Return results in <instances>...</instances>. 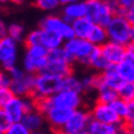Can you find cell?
<instances>
[{"mask_svg": "<svg viewBox=\"0 0 134 134\" xmlns=\"http://www.w3.org/2000/svg\"><path fill=\"white\" fill-rule=\"evenodd\" d=\"M48 49L41 44L26 46V53L22 60V68L26 73L36 75L47 69Z\"/></svg>", "mask_w": 134, "mask_h": 134, "instance_id": "obj_1", "label": "cell"}, {"mask_svg": "<svg viewBox=\"0 0 134 134\" xmlns=\"http://www.w3.org/2000/svg\"><path fill=\"white\" fill-rule=\"evenodd\" d=\"M63 48L73 63H80V64L87 65L90 55L92 54L96 46L84 38L71 37L69 40L64 41Z\"/></svg>", "mask_w": 134, "mask_h": 134, "instance_id": "obj_2", "label": "cell"}, {"mask_svg": "<svg viewBox=\"0 0 134 134\" xmlns=\"http://www.w3.org/2000/svg\"><path fill=\"white\" fill-rule=\"evenodd\" d=\"M62 79L57 75L42 71L35 75V86H33V98L51 97L59 90H62Z\"/></svg>", "mask_w": 134, "mask_h": 134, "instance_id": "obj_3", "label": "cell"}, {"mask_svg": "<svg viewBox=\"0 0 134 134\" xmlns=\"http://www.w3.org/2000/svg\"><path fill=\"white\" fill-rule=\"evenodd\" d=\"M108 41L116 42L119 44L127 46L130 42V31L132 25L128 22L123 14L114 15L106 26Z\"/></svg>", "mask_w": 134, "mask_h": 134, "instance_id": "obj_4", "label": "cell"}, {"mask_svg": "<svg viewBox=\"0 0 134 134\" xmlns=\"http://www.w3.org/2000/svg\"><path fill=\"white\" fill-rule=\"evenodd\" d=\"M44 71H48L59 77H64L73 74V62L70 60L63 47L52 49L48 52V65Z\"/></svg>", "mask_w": 134, "mask_h": 134, "instance_id": "obj_5", "label": "cell"}, {"mask_svg": "<svg viewBox=\"0 0 134 134\" xmlns=\"http://www.w3.org/2000/svg\"><path fill=\"white\" fill-rule=\"evenodd\" d=\"M8 114L9 119L11 122H21L24 116L29 111L36 108L33 97H21V96H14L10 101L1 107Z\"/></svg>", "mask_w": 134, "mask_h": 134, "instance_id": "obj_6", "label": "cell"}, {"mask_svg": "<svg viewBox=\"0 0 134 134\" xmlns=\"http://www.w3.org/2000/svg\"><path fill=\"white\" fill-rule=\"evenodd\" d=\"M87 14L86 17L91 20L93 24L100 26H107L111 19L114 16L106 0H86Z\"/></svg>", "mask_w": 134, "mask_h": 134, "instance_id": "obj_7", "label": "cell"}, {"mask_svg": "<svg viewBox=\"0 0 134 134\" xmlns=\"http://www.w3.org/2000/svg\"><path fill=\"white\" fill-rule=\"evenodd\" d=\"M91 116H90L89 111H85L82 108L75 110L73 114L70 116L68 122L64 124L58 134H85L87 129V124H89Z\"/></svg>", "mask_w": 134, "mask_h": 134, "instance_id": "obj_8", "label": "cell"}, {"mask_svg": "<svg viewBox=\"0 0 134 134\" xmlns=\"http://www.w3.org/2000/svg\"><path fill=\"white\" fill-rule=\"evenodd\" d=\"M51 102L52 106L57 107H63L68 110H79L82 106V96L81 92L74 91V90L62 89L58 92H55L53 96H51Z\"/></svg>", "mask_w": 134, "mask_h": 134, "instance_id": "obj_9", "label": "cell"}, {"mask_svg": "<svg viewBox=\"0 0 134 134\" xmlns=\"http://www.w3.org/2000/svg\"><path fill=\"white\" fill-rule=\"evenodd\" d=\"M41 27L42 29H46V30H49V31L59 35L64 41L74 37L71 22L66 21L63 16L49 15V16L44 17V19L41 21Z\"/></svg>", "mask_w": 134, "mask_h": 134, "instance_id": "obj_10", "label": "cell"}, {"mask_svg": "<svg viewBox=\"0 0 134 134\" xmlns=\"http://www.w3.org/2000/svg\"><path fill=\"white\" fill-rule=\"evenodd\" d=\"M90 116L95 121L106 123V124H114V126L124 124V121L114 112L111 103H103V102L96 101V103L92 106V108L90 111Z\"/></svg>", "mask_w": 134, "mask_h": 134, "instance_id": "obj_11", "label": "cell"}, {"mask_svg": "<svg viewBox=\"0 0 134 134\" xmlns=\"http://www.w3.org/2000/svg\"><path fill=\"white\" fill-rule=\"evenodd\" d=\"M19 43L9 36L0 40V65L4 70L11 69L17 63Z\"/></svg>", "mask_w": 134, "mask_h": 134, "instance_id": "obj_12", "label": "cell"}, {"mask_svg": "<svg viewBox=\"0 0 134 134\" xmlns=\"http://www.w3.org/2000/svg\"><path fill=\"white\" fill-rule=\"evenodd\" d=\"M73 110L57 107V106H51V108L44 113V117L46 121L51 124L53 129L55 132H59L64 127L65 123L68 122V119L73 114Z\"/></svg>", "mask_w": 134, "mask_h": 134, "instance_id": "obj_13", "label": "cell"}, {"mask_svg": "<svg viewBox=\"0 0 134 134\" xmlns=\"http://www.w3.org/2000/svg\"><path fill=\"white\" fill-rule=\"evenodd\" d=\"M33 86H35V75L26 73L24 76L19 77L16 80H12L10 89L15 93V96L32 97Z\"/></svg>", "mask_w": 134, "mask_h": 134, "instance_id": "obj_14", "label": "cell"}, {"mask_svg": "<svg viewBox=\"0 0 134 134\" xmlns=\"http://www.w3.org/2000/svg\"><path fill=\"white\" fill-rule=\"evenodd\" d=\"M100 48H101V52L103 53V55L106 57V59L108 60L111 65H117L118 63H121L122 60L126 59V46L112 41H107Z\"/></svg>", "mask_w": 134, "mask_h": 134, "instance_id": "obj_15", "label": "cell"}, {"mask_svg": "<svg viewBox=\"0 0 134 134\" xmlns=\"http://www.w3.org/2000/svg\"><path fill=\"white\" fill-rule=\"evenodd\" d=\"M87 14V5L86 0H79V1H73L69 4H65L63 8V17L69 22L85 17Z\"/></svg>", "mask_w": 134, "mask_h": 134, "instance_id": "obj_16", "label": "cell"}, {"mask_svg": "<svg viewBox=\"0 0 134 134\" xmlns=\"http://www.w3.org/2000/svg\"><path fill=\"white\" fill-rule=\"evenodd\" d=\"M38 32H40L38 44L46 47L48 51L63 47V44H64V40H63L59 35L52 32V31H49V30L40 27V29H38Z\"/></svg>", "mask_w": 134, "mask_h": 134, "instance_id": "obj_17", "label": "cell"}, {"mask_svg": "<svg viewBox=\"0 0 134 134\" xmlns=\"http://www.w3.org/2000/svg\"><path fill=\"white\" fill-rule=\"evenodd\" d=\"M98 77H100V82L101 84L110 86V87L116 90H118V87L122 85L123 82L117 69H116V65H110L106 70H103L102 73L98 74Z\"/></svg>", "mask_w": 134, "mask_h": 134, "instance_id": "obj_18", "label": "cell"}, {"mask_svg": "<svg viewBox=\"0 0 134 134\" xmlns=\"http://www.w3.org/2000/svg\"><path fill=\"white\" fill-rule=\"evenodd\" d=\"M71 26H73L74 37L89 40V37H90V35H91V31H92L95 24L85 16V17H81V19H77V20L73 21V22H71Z\"/></svg>", "mask_w": 134, "mask_h": 134, "instance_id": "obj_19", "label": "cell"}, {"mask_svg": "<svg viewBox=\"0 0 134 134\" xmlns=\"http://www.w3.org/2000/svg\"><path fill=\"white\" fill-rule=\"evenodd\" d=\"M44 121H46L44 114L42 113V112H40L38 110H36V108H33V110L29 111L27 113L25 114L21 122L24 123L31 132H35V130L41 129L42 127H43Z\"/></svg>", "mask_w": 134, "mask_h": 134, "instance_id": "obj_20", "label": "cell"}, {"mask_svg": "<svg viewBox=\"0 0 134 134\" xmlns=\"http://www.w3.org/2000/svg\"><path fill=\"white\" fill-rule=\"evenodd\" d=\"M123 126H114V124H106L95 119H90L87 124V134H118Z\"/></svg>", "mask_w": 134, "mask_h": 134, "instance_id": "obj_21", "label": "cell"}, {"mask_svg": "<svg viewBox=\"0 0 134 134\" xmlns=\"http://www.w3.org/2000/svg\"><path fill=\"white\" fill-rule=\"evenodd\" d=\"M87 65H90V66L93 68L95 70L102 73V71L107 69L111 64L108 63V60L106 59V57L103 55V53L101 52V48H100V47H96V48L93 49L92 54L90 55Z\"/></svg>", "mask_w": 134, "mask_h": 134, "instance_id": "obj_22", "label": "cell"}, {"mask_svg": "<svg viewBox=\"0 0 134 134\" xmlns=\"http://www.w3.org/2000/svg\"><path fill=\"white\" fill-rule=\"evenodd\" d=\"M97 91V101L103 102V103H112V102L118 97V92L116 89H112L110 86L103 85V84H98L96 87Z\"/></svg>", "mask_w": 134, "mask_h": 134, "instance_id": "obj_23", "label": "cell"}, {"mask_svg": "<svg viewBox=\"0 0 134 134\" xmlns=\"http://www.w3.org/2000/svg\"><path fill=\"white\" fill-rule=\"evenodd\" d=\"M87 41H90L92 44L96 46V47H101L102 44H105L106 42L108 41L107 31H106L105 26H100V25L95 24L92 31H91V35H90Z\"/></svg>", "mask_w": 134, "mask_h": 134, "instance_id": "obj_24", "label": "cell"}, {"mask_svg": "<svg viewBox=\"0 0 134 134\" xmlns=\"http://www.w3.org/2000/svg\"><path fill=\"white\" fill-rule=\"evenodd\" d=\"M119 76L123 81H134V65L129 60H122L116 65Z\"/></svg>", "mask_w": 134, "mask_h": 134, "instance_id": "obj_25", "label": "cell"}, {"mask_svg": "<svg viewBox=\"0 0 134 134\" xmlns=\"http://www.w3.org/2000/svg\"><path fill=\"white\" fill-rule=\"evenodd\" d=\"M62 89L66 90H74L79 92H84V86L80 77H76L74 74H70L68 76H64L62 79Z\"/></svg>", "mask_w": 134, "mask_h": 134, "instance_id": "obj_26", "label": "cell"}, {"mask_svg": "<svg viewBox=\"0 0 134 134\" xmlns=\"http://www.w3.org/2000/svg\"><path fill=\"white\" fill-rule=\"evenodd\" d=\"M117 92L118 97L127 102L134 100V81H123L122 85L118 87Z\"/></svg>", "mask_w": 134, "mask_h": 134, "instance_id": "obj_27", "label": "cell"}, {"mask_svg": "<svg viewBox=\"0 0 134 134\" xmlns=\"http://www.w3.org/2000/svg\"><path fill=\"white\" fill-rule=\"evenodd\" d=\"M8 36L12 38L14 41H16L17 43L24 42L25 37H26L24 26L20 24H11L10 26H8Z\"/></svg>", "mask_w": 134, "mask_h": 134, "instance_id": "obj_28", "label": "cell"}, {"mask_svg": "<svg viewBox=\"0 0 134 134\" xmlns=\"http://www.w3.org/2000/svg\"><path fill=\"white\" fill-rule=\"evenodd\" d=\"M35 5L43 11H54L60 5L59 0H33Z\"/></svg>", "mask_w": 134, "mask_h": 134, "instance_id": "obj_29", "label": "cell"}, {"mask_svg": "<svg viewBox=\"0 0 134 134\" xmlns=\"http://www.w3.org/2000/svg\"><path fill=\"white\" fill-rule=\"evenodd\" d=\"M127 105H128V102L122 100L121 97H117L111 103V106H112V108L114 110V112L122 118L123 121H124V118H126V116H127Z\"/></svg>", "mask_w": 134, "mask_h": 134, "instance_id": "obj_30", "label": "cell"}, {"mask_svg": "<svg viewBox=\"0 0 134 134\" xmlns=\"http://www.w3.org/2000/svg\"><path fill=\"white\" fill-rule=\"evenodd\" d=\"M32 132L25 126L22 122H12L4 134H31Z\"/></svg>", "mask_w": 134, "mask_h": 134, "instance_id": "obj_31", "label": "cell"}, {"mask_svg": "<svg viewBox=\"0 0 134 134\" xmlns=\"http://www.w3.org/2000/svg\"><path fill=\"white\" fill-rule=\"evenodd\" d=\"M14 96L15 93L9 86H0V107H4Z\"/></svg>", "mask_w": 134, "mask_h": 134, "instance_id": "obj_32", "label": "cell"}, {"mask_svg": "<svg viewBox=\"0 0 134 134\" xmlns=\"http://www.w3.org/2000/svg\"><path fill=\"white\" fill-rule=\"evenodd\" d=\"M11 123L12 122L9 119L8 114L5 113V111L0 107V132H1V133H4L5 130L10 127V124H11Z\"/></svg>", "mask_w": 134, "mask_h": 134, "instance_id": "obj_33", "label": "cell"}, {"mask_svg": "<svg viewBox=\"0 0 134 134\" xmlns=\"http://www.w3.org/2000/svg\"><path fill=\"white\" fill-rule=\"evenodd\" d=\"M11 77L9 75L8 70H5V71H0V86H9L11 85Z\"/></svg>", "mask_w": 134, "mask_h": 134, "instance_id": "obj_34", "label": "cell"}, {"mask_svg": "<svg viewBox=\"0 0 134 134\" xmlns=\"http://www.w3.org/2000/svg\"><path fill=\"white\" fill-rule=\"evenodd\" d=\"M130 119H134V100L128 101V105H127V116L124 118V122L130 121Z\"/></svg>", "mask_w": 134, "mask_h": 134, "instance_id": "obj_35", "label": "cell"}, {"mask_svg": "<svg viewBox=\"0 0 134 134\" xmlns=\"http://www.w3.org/2000/svg\"><path fill=\"white\" fill-rule=\"evenodd\" d=\"M117 3L119 5V9H121L122 14H124L126 10H128L134 5V0H117Z\"/></svg>", "mask_w": 134, "mask_h": 134, "instance_id": "obj_36", "label": "cell"}, {"mask_svg": "<svg viewBox=\"0 0 134 134\" xmlns=\"http://www.w3.org/2000/svg\"><path fill=\"white\" fill-rule=\"evenodd\" d=\"M106 1H107V4H108V6L111 8V10L113 11L114 15L122 14L121 9H119V5H118V3H117V0H106Z\"/></svg>", "mask_w": 134, "mask_h": 134, "instance_id": "obj_37", "label": "cell"}, {"mask_svg": "<svg viewBox=\"0 0 134 134\" xmlns=\"http://www.w3.org/2000/svg\"><path fill=\"white\" fill-rule=\"evenodd\" d=\"M123 15L126 16V19L128 20V22H129L132 26H134V5L132 6V8L128 9V10H126Z\"/></svg>", "mask_w": 134, "mask_h": 134, "instance_id": "obj_38", "label": "cell"}, {"mask_svg": "<svg viewBox=\"0 0 134 134\" xmlns=\"http://www.w3.org/2000/svg\"><path fill=\"white\" fill-rule=\"evenodd\" d=\"M8 36V26L3 20H0V40Z\"/></svg>", "mask_w": 134, "mask_h": 134, "instance_id": "obj_39", "label": "cell"}, {"mask_svg": "<svg viewBox=\"0 0 134 134\" xmlns=\"http://www.w3.org/2000/svg\"><path fill=\"white\" fill-rule=\"evenodd\" d=\"M118 134H134V130L129 129V128H127L124 124H123V127L121 128V130H119V133Z\"/></svg>", "mask_w": 134, "mask_h": 134, "instance_id": "obj_40", "label": "cell"}, {"mask_svg": "<svg viewBox=\"0 0 134 134\" xmlns=\"http://www.w3.org/2000/svg\"><path fill=\"white\" fill-rule=\"evenodd\" d=\"M124 126H126L127 128H129V129L134 130V119H130V121H127V122H124Z\"/></svg>", "mask_w": 134, "mask_h": 134, "instance_id": "obj_41", "label": "cell"}, {"mask_svg": "<svg viewBox=\"0 0 134 134\" xmlns=\"http://www.w3.org/2000/svg\"><path fill=\"white\" fill-rule=\"evenodd\" d=\"M60 1V5H65L69 4V3H73V1H79V0H59Z\"/></svg>", "mask_w": 134, "mask_h": 134, "instance_id": "obj_42", "label": "cell"}, {"mask_svg": "<svg viewBox=\"0 0 134 134\" xmlns=\"http://www.w3.org/2000/svg\"><path fill=\"white\" fill-rule=\"evenodd\" d=\"M126 59L127 60H129L130 63L134 65V55H126Z\"/></svg>", "mask_w": 134, "mask_h": 134, "instance_id": "obj_43", "label": "cell"}, {"mask_svg": "<svg viewBox=\"0 0 134 134\" xmlns=\"http://www.w3.org/2000/svg\"><path fill=\"white\" fill-rule=\"evenodd\" d=\"M130 42H134V26H132V31H130Z\"/></svg>", "mask_w": 134, "mask_h": 134, "instance_id": "obj_44", "label": "cell"}, {"mask_svg": "<svg viewBox=\"0 0 134 134\" xmlns=\"http://www.w3.org/2000/svg\"><path fill=\"white\" fill-rule=\"evenodd\" d=\"M11 3H14V4H22V3H25L26 0H10Z\"/></svg>", "mask_w": 134, "mask_h": 134, "instance_id": "obj_45", "label": "cell"}, {"mask_svg": "<svg viewBox=\"0 0 134 134\" xmlns=\"http://www.w3.org/2000/svg\"><path fill=\"white\" fill-rule=\"evenodd\" d=\"M31 134H48V133H46V132H43V130H35V132H32Z\"/></svg>", "mask_w": 134, "mask_h": 134, "instance_id": "obj_46", "label": "cell"}, {"mask_svg": "<svg viewBox=\"0 0 134 134\" xmlns=\"http://www.w3.org/2000/svg\"><path fill=\"white\" fill-rule=\"evenodd\" d=\"M9 1H10V0H0L1 4H5V3H9Z\"/></svg>", "mask_w": 134, "mask_h": 134, "instance_id": "obj_47", "label": "cell"}, {"mask_svg": "<svg viewBox=\"0 0 134 134\" xmlns=\"http://www.w3.org/2000/svg\"><path fill=\"white\" fill-rule=\"evenodd\" d=\"M0 134H4V133H1V132H0Z\"/></svg>", "mask_w": 134, "mask_h": 134, "instance_id": "obj_48", "label": "cell"}]
</instances>
